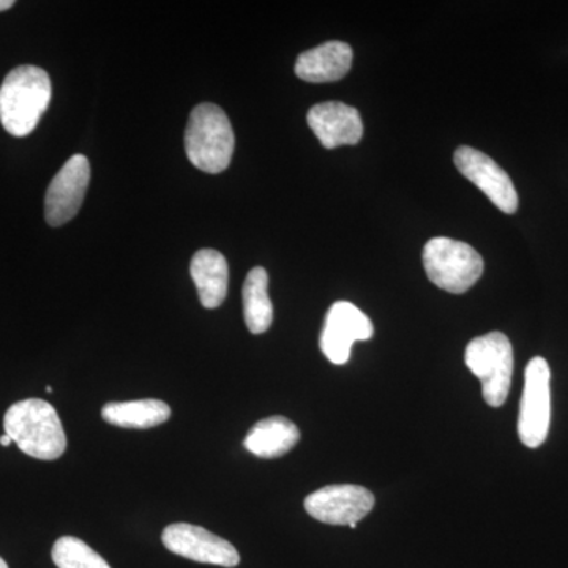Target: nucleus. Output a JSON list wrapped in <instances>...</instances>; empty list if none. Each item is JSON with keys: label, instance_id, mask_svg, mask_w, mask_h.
<instances>
[{"label": "nucleus", "instance_id": "f257e3e1", "mask_svg": "<svg viewBox=\"0 0 568 568\" xmlns=\"http://www.w3.org/2000/svg\"><path fill=\"white\" fill-rule=\"evenodd\" d=\"M50 74L40 67L11 70L0 85V122L11 136L31 134L51 103Z\"/></svg>", "mask_w": 568, "mask_h": 568}, {"label": "nucleus", "instance_id": "f03ea898", "mask_svg": "<svg viewBox=\"0 0 568 568\" xmlns=\"http://www.w3.org/2000/svg\"><path fill=\"white\" fill-rule=\"evenodd\" d=\"M3 429L29 457L54 462L65 454L67 437L61 418L44 399L14 403L3 417Z\"/></svg>", "mask_w": 568, "mask_h": 568}, {"label": "nucleus", "instance_id": "7ed1b4c3", "mask_svg": "<svg viewBox=\"0 0 568 568\" xmlns=\"http://www.w3.org/2000/svg\"><path fill=\"white\" fill-rule=\"evenodd\" d=\"M234 130L222 108L197 104L185 132V152L197 170L220 174L227 170L234 155Z\"/></svg>", "mask_w": 568, "mask_h": 568}, {"label": "nucleus", "instance_id": "20e7f679", "mask_svg": "<svg viewBox=\"0 0 568 568\" xmlns=\"http://www.w3.org/2000/svg\"><path fill=\"white\" fill-rule=\"evenodd\" d=\"M426 276L452 294L469 291L484 275V260L469 244L450 237H435L425 245Z\"/></svg>", "mask_w": 568, "mask_h": 568}, {"label": "nucleus", "instance_id": "39448f33", "mask_svg": "<svg viewBox=\"0 0 568 568\" xmlns=\"http://www.w3.org/2000/svg\"><path fill=\"white\" fill-rule=\"evenodd\" d=\"M467 368L481 381V394L491 407L507 402L514 376V347L500 332L477 336L466 347Z\"/></svg>", "mask_w": 568, "mask_h": 568}, {"label": "nucleus", "instance_id": "423d86ee", "mask_svg": "<svg viewBox=\"0 0 568 568\" xmlns=\"http://www.w3.org/2000/svg\"><path fill=\"white\" fill-rule=\"evenodd\" d=\"M551 369L544 357L526 366L525 388L519 405L518 435L526 447L537 448L547 440L551 424Z\"/></svg>", "mask_w": 568, "mask_h": 568}, {"label": "nucleus", "instance_id": "0eeeda50", "mask_svg": "<svg viewBox=\"0 0 568 568\" xmlns=\"http://www.w3.org/2000/svg\"><path fill=\"white\" fill-rule=\"evenodd\" d=\"M304 506L317 521L355 529L375 507V496L358 485H328L306 497Z\"/></svg>", "mask_w": 568, "mask_h": 568}, {"label": "nucleus", "instance_id": "6e6552de", "mask_svg": "<svg viewBox=\"0 0 568 568\" xmlns=\"http://www.w3.org/2000/svg\"><path fill=\"white\" fill-rule=\"evenodd\" d=\"M162 540L171 552L194 562L226 568L237 567L241 562L234 545L201 526L174 523L163 530Z\"/></svg>", "mask_w": 568, "mask_h": 568}, {"label": "nucleus", "instance_id": "1a4fd4ad", "mask_svg": "<svg viewBox=\"0 0 568 568\" xmlns=\"http://www.w3.org/2000/svg\"><path fill=\"white\" fill-rule=\"evenodd\" d=\"M91 182V163L84 155H73L48 186L44 219L52 227L62 226L80 212Z\"/></svg>", "mask_w": 568, "mask_h": 568}, {"label": "nucleus", "instance_id": "9d476101", "mask_svg": "<svg viewBox=\"0 0 568 568\" xmlns=\"http://www.w3.org/2000/svg\"><path fill=\"white\" fill-rule=\"evenodd\" d=\"M459 173L488 196V200L504 213L518 211V193L510 175L489 159L487 153L462 145L454 155Z\"/></svg>", "mask_w": 568, "mask_h": 568}, {"label": "nucleus", "instance_id": "9b49d317", "mask_svg": "<svg viewBox=\"0 0 568 568\" xmlns=\"http://www.w3.org/2000/svg\"><path fill=\"white\" fill-rule=\"evenodd\" d=\"M373 328L369 317L351 302H336L331 306L323 334L321 351L334 365H345L351 357L354 343L372 338Z\"/></svg>", "mask_w": 568, "mask_h": 568}, {"label": "nucleus", "instance_id": "f8f14e48", "mask_svg": "<svg viewBox=\"0 0 568 568\" xmlns=\"http://www.w3.org/2000/svg\"><path fill=\"white\" fill-rule=\"evenodd\" d=\"M310 129L325 149L354 145L364 136V123L353 106L342 102L315 104L306 115Z\"/></svg>", "mask_w": 568, "mask_h": 568}, {"label": "nucleus", "instance_id": "ddd939ff", "mask_svg": "<svg viewBox=\"0 0 568 568\" xmlns=\"http://www.w3.org/2000/svg\"><path fill=\"white\" fill-rule=\"evenodd\" d=\"M353 65V50L343 41H327L302 52L295 62V74L306 82H335L345 78Z\"/></svg>", "mask_w": 568, "mask_h": 568}, {"label": "nucleus", "instance_id": "4468645a", "mask_svg": "<svg viewBox=\"0 0 568 568\" xmlns=\"http://www.w3.org/2000/svg\"><path fill=\"white\" fill-rule=\"evenodd\" d=\"M190 274L204 308H219L226 298L230 282L226 257L216 250H200L193 256Z\"/></svg>", "mask_w": 568, "mask_h": 568}, {"label": "nucleus", "instance_id": "2eb2a0df", "mask_svg": "<svg viewBox=\"0 0 568 568\" xmlns=\"http://www.w3.org/2000/svg\"><path fill=\"white\" fill-rule=\"evenodd\" d=\"M301 440V432L290 418L275 416L257 422L244 440L246 450L256 457L280 458L293 450Z\"/></svg>", "mask_w": 568, "mask_h": 568}, {"label": "nucleus", "instance_id": "dca6fc26", "mask_svg": "<svg viewBox=\"0 0 568 568\" xmlns=\"http://www.w3.org/2000/svg\"><path fill=\"white\" fill-rule=\"evenodd\" d=\"M102 417L108 424L129 429H149L170 420L171 407L160 399L108 403Z\"/></svg>", "mask_w": 568, "mask_h": 568}, {"label": "nucleus", "instance_id": "f3484780", "mask_svg": "<svg viewBox=\"0 0 568 568\" xmlns=\"http://www.w3.org/2000/svg\"><path fill=\"white\" fill-rule=\"evenodd\" d=\"M245 324L253 335L265 334L274 321V305L268 297V275L263 267L248 272L244 283Z\"/></svg>", "mask_w": 568, "mask_h": 568}, {"label": "nucleus", "instance_id": "a211bd4d", "mask_svg": "<svg viewBox=\"0 0 568 568\" xmlns=\"http://www.w3.org/2000/svg\"><path fill=\"white\" fill-rule=\"evenodd\" d=\"M52 560L58 568H111L88 544L77 537H61L52 547Z\"/></svg>", "mask_w": 568, "mask_h": 568}, {"label": "nucleus", "instance_id": "6ab92c4d", "mask_svg": "<svg viewBox=\"0 0 568 568\" xmlns=\"http://www.w3.org/2000/svg\"><path fill=\"white\" fill-rule=\"evenodd\" d=\"M13 6V0H0V11L10 10Z\"/></svg>", "mask_w": 568, "mask_h": 568}, {"label": "nucleus", "instance_id": "aec40b11", "mask_svg": "<svg viewBox=\"0 0 568 568\" xmlns=\"http://www.w3.org/2000/svg\"><path fill=\"white\" fill-rule=\"evenodd\" d=\"M11 443H13V440H11L10 436L3 435L0 437V446L9 447Z\"/></svg>", "mask_w": 568, "mask_h": 568}, {"label": "nucleus", "instance_id": "412c9836", "mask_svg": "<svg viewBox=\"0 0 568 568\" xmlns=\"http://www.w3.org/2000/svg\"><path fill=\"white\" fill-rule=\"evenodd\" d=\"M0 568H9V566H7L6 560H3L2 558H0Z\"/></svg>", "mask_w": 568, "mask_h": 568}, {"label": "nucleus", "instance_id": "4be33fe9", "mask_svg": "<svg viewBox=\"0 0 568 568\" xmlns=\"http://www.w3.org/2000/svg\"><path fill=\"white\" fill-rule=\"evenodd\" d=\"M47 392H48V394H52V387L48 386Z\"/></svg>", "mask_w": 568, "mask_h": 568}]
</instances>
